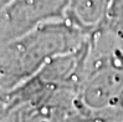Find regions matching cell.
<instances>
[{
  "label": "cell",
  "mask_w": 123,
  "mask_h": 122,
  "mask_svg": "<svg viewBox=\"0 0 123 122\" xmlns=\"http://www.w3.org/2000/svg\"><path fill=\"white\" fill-rule=\"evenodd\" d=\"M77 98L93 122H121L123 30L105 26L86 42Z\"/></svg>",
  "instance_id": "1"
},
{
  "label": "cell",
  "mask_w": 123,
  "mask_h": 122,
  "mask_svg": "<svg viewBox=\"0 0 123 122\" xmlns=\"http://www.w3.org/2000/svg\"><path fill=\"white\" fill-rule=\"evenodd\" d=\"M90 35L66 19L46 23L0 46V92L26 82L54 57L81 49Z\"/></svg>",
  "instance_id": "2"
},
{
  "label": "cell",
  "mask_w": 123,
  "mask_h": 122,
  "mask_svg": "<svg viewBox=\"0 0 123 122\" xmlns=\"http://www.w3.org/2000/svg\"><path fill=\"white\" fill-rule=\"evenodd\" d=\"M68 0H12L0 9V46L46 23L65 19Z\"/></svg>",
  "instance_id": "3"
},
{
  "label": "cell",
  "mask_w": 123,
  "mask_h": 122,
  "mask_svg": "<svg viewBox=\"0 0 123 122\" xmlns=\"http://www.w3.org/2000/svg\"><path fill=\"white\" fill-rule=\"evenodd\" d=\"M1 122H93L80 105L77 90L70 89L36 101L12 106Z\"/></svg>",
  "instance_id": "4"
},
{
  "label": "cell",
  "mask_w": 123,
  "mask_h": 122,
  "mask_svg": "<svg viewBox=\"0 0 123 122\" xmlns=\"http://www.w3.org/2000/svg\"><path fill=\"white\" fill-rule=\"evenodd\" d=\"M112 0H68L65 19L91 35L107 25Z\"/></svg>",
  "instance_id": "5"
},
{
  "label": "cell",
  "mask_w": 123,
  "mask_h": 122,
  "mask_svg": "<svg viewBox=\"0 0 123 122\" xmlns=\"http://www.w3.org/2000/svg\"><path fill=\"white\" fill-rule=\"evenodd\" d=\"M106 26L123 30V0H112Z\"/></svg>",
  "instance_id": "6"
},
{
  "label": "cell",
  "mask_w": 123,
  "mask_h": 122,
  "mask_svg": "<svg viewBox=\"0 0 123 122\" xmlns=\"http://www.w3.org/2000/svg\"><path fill=\"white\" fill-rule=\"evenodd\" d=\"M4 115H5V106H4V101L1 97V92H0V121L3 120Z\"/></svg>",
  "instance_id": "7"
},
{
  "label": "cell",
  "mask_w": 123,
  "mask_h": 122,
  "mask_svg": "<svg viewBox=\"0 0 123 122\" xmlns=\"http://www.w3.org/2000/svg\"><path fill=\"white\" fill-rule=\"evenodd\" d=\"M10 1H12V0H0V9H1L3 6H5L6 4H9Z\"/></svg>",
  "instance_id": "8"
}]
</instances>
